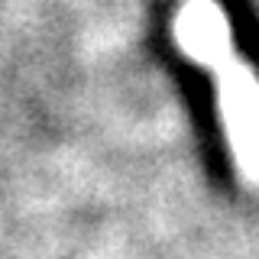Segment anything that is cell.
<instances>
[{"mask_svg":"<svg viewBox=\"0 0 259 259\" xmlns=\"http://www.w3.org/2000/svg\"><path fill=\"white\" fill-rule=\"evenodd\" d=\"M172 36L191 62L214 71L217 113L230 152L243 172L259 182V78L237 55L230 23L217 0H188L178 7Z\"/></svg>","mask_w":259,"mask_h":259,"instance_id":"6da1fadb","label":"cell"}]
</instances>
